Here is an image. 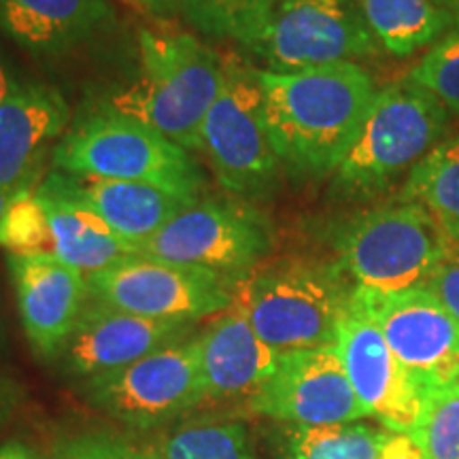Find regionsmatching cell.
<instances>
[{"instance_id": "cell-4", "label": "cell", "mask_w": 459, "mask_h": 459, "mask_svg": "<svg viewBox=\"0 0 459 459\" xmlns=\"http://www.w3.org/2000/svg\"><path fill=\"white\" fill-rule=\"evenodd\" d=\"M351 294L338 264L279 260L240 281L234 304L268 347L290 353L334 344Z\"/></svg>"}, {"instance_id": "cell-32", "label": "cell", "mask_w": 459, "mask_h": 459, "mask_svg": "<svg viewBox=\"0 0 459 459\" xmlns=\"http://www.w3.org/2000/svg\"><path fill=\"white\" fill-rule=\"evenodd\" d=\"M24 400V387L7 372L0 370V428H4L13 419Z\"/></svg>"}, {"instance_id": "cell-23", "label": "cell", "mask_w": 459, "mask_h": 459, "mask_svg": "<svg viewBox=\"0 0 459 459\" xmlns=\"http://www.w3.org/2000/svg\"><path fill=\"white\" fill-rule=\"evenodd\" d=\"M377 43L394 56L432 45L455 26L453 15L432 0H355Z\"/></svg>"}, {"instance_id": "cell-8", "label": "cell", "mask_w": 459, "mask_h": 459, "mask_svg": "<svg viewBox=\"0 0 459 459\" xmlns=\"http://www.w3.org/2000/svg\"><path fill=\"white\" fill-rule=\"evenodd\" d=\"M274 230L257 204L243 198H200L153 238L143 255L215 273L240 283L271 255Z\"/></svg>"}, {"instance_id": "cell-17", "label": "cell", "mask_w": 459, "mask_h": 459, "mask_svg": "<svg viewBox=\"0 0 459 459\" xmlns=\"http://www.w3.org/2000/svg\"><path fill=\"white\" fill-rule=\"evenodd\" d=\"M7 266L32 351L56 361L90 298L88 274L49 254H9Z\"/></svg>"}, {"instance_id": "cell-3", "label": "cell", "mask_w": 459, "mask_h": 459, "mask_svg": "<svg viewBox=\"0 0 459 459\" xmlns=\"http://www.w3.org/2000/svg\"><path fill=\"white\" fill-rule=\"evenodd\" d=\"M51 170L145 183L189 200H200L206 189L192 152L152 126L102 107L68 128L51 153Z\"/></svg>"}, {"instance_id": "cell-35", "label": "cell", "mask_w": 459, "mask_h": 459, "mask_svg": "<svg viewBox=\"0 0 459 459\" xmlns=\"http://www.w3.org/2000/svg\"><path fill=\"white\" fill-rule=\"evenodd\" d=\"M9 347V332H7V319H4L3 300H0V355L7 351Z\"/></svg>"}, {"instance_id": "cell-28", "label": "cell", "mask_w": 459, "mask_h": 459, "mask_svg": "<svg viewBox=\"0 0 459 459\" xmlns=\"http://www.w3.org/2000/svg\"><path fill=\"white\" fill-rule=\"evenodd\" d=\"M0 247L15 255H54L49 220L34 196V189L11 198L0 220Z\"/></svg>"}, {"instance_id": "cell-39", "label": "cell", "mask_w": 459, "mask_h": 459, "mask_svg": "<svg viewBox=\"0 0 459 459\" xmlns=\"http://www.w3.org/2000/svg\"><path fill=\"white\" fill-rule=\"evenodd\" d=\"M126 3H132V0H126Z\"/></svg>"}, {"instance_id": "cell-6", "label": "cell", "mask_w": 459, "mask_h": 459, "mask_svg": "<svg viewBox=\"0 0 459 459\" xmlns=\"http://www.w3.org/2000/svg\"><path fill=\"white\" fill-rule=\"evenodd\" d=\"M455 247L423 206L398 200L355 217L338 232V268L358 290L398 294L426 287Z\"/></svg>"}, {"instance_id": "cell-21", "label": "cell", "mask_w": 459, "mask_h": 459, "mask_svg": "<svg viewBox=\"0 0 459 459\" xmlns=\"http://www.w3.org/2000/svg\"><path fill=\"white\" fill-rule=\"evenodd\" d=\"M57 175L74 198L100 215L107 226L117 237L134 245L139 254L141 245L156 237L181 211L198 203V200L177 196V194L145 186V183L96 179V177H77L66 175V172H57Z\"/></svg>"}, {"instance_id": "cell-24", "label": "cell", "mask_w": 459, "mask_h": 459, "mask_svg": "<svg viewBox=\"0 0 459 459\" xmlns=\"http://www.w3.org/2000/svg\"><path fill=\"white\" fill-rule=\"evenodd\" d=\"M400 200L423 206L459 249V136L440 141L411 170Z\"/></svg>"}, {"instance_id": "cell-27", "label": "cell", "mask_w": 459, "mask_h": 459, "mask_svg": "<svg viewBox=\"0 0 459 459\" xmlns=\"http://www.w3.org/2000/svg\"><path fill=\"white\" fill-rule=\"evenodd\" d=\"M162 459H255L243 423L196 421L177 428L158 446Z\"/></svg>"}, {"instance_id": "cell-29", "label": "cell", "mask_w": 459, "mask_h": 459, "mask_svg": "<svg viewBox=\"0 0 459 459\" xmlns=\"http://www.w3.org/2000/svg\"><path fill=\"white\" fill-rule=\"evenodd\" d=\"M406 82L432 94L451 115H459V28H453L429 48Z\"/></svg>"}, {"instance_id": "cell-11", "label": "cell", "mask_w": 459, "mask_h": 459, "mask_svg": "<svg viewBox=\"0 0 459 459\" xmlns=\"http://www.w3.org/2000/svg\"><path fill=\"white\" fill-rule=\"evenodd\" d=\"M88 290L91 298L126 313L196 324L232 307L237 283L200 268L134 254L90 273Z\"/></svg>"}, {"instance_id": "cell-36", "label": "cell", "mask_w": 459, "mask_h": 459, "mask_svg": "<svg viewBox=\"0 0 459 459\" xmlns=\"http://www.w3.org/2000/svg\"><path fill=\"white\" fill-rule=\"evenodd\" d=\"M0 459H32V457H28V453L24 449H20V446H4V449L0 451Z\"/></svg>"}, {"instance_id": "cell-9", "label": "cell", "mask_w": 459, "mask_h": 459, "mask_svg": "<svg viewBox=\"0 0 459 459\" xmlns=\"http://www.w3.org/2000/svg\"><path fill=\"white\" fill-rule=\"evenodd\" d=\"M79 389L94 409L134 429L160 428L204 400L196 334L134 364L88 378Z\"/></svg>"}, {"instance_id": "cell-37", "label": "cell", "mask_w": 459, "mask_h": 459, "mask_svg": "<svg viewBox=\"0 0 459 459\" xmlns=\"http://www.w3.org/2000/svg\"><path fill=\"white\" fill-rule=\"evenodd\" d=\"M11 198H13V194H9V192H4V189H0V220H3L4 211H7Z\"/></svg>"}, {"instance_id": "cell-31", "label": "cell", "mask_w": 459, "mask_h": 459, "mask_svg": "<svg viewBox=\"0 0 459 459\" xmlns=\"http://www.w3.org/2000/svg\"><path fill=\"white\" fill-rule=\"evenodd\" d=\"M426 290L446 308V313L459 324V249L436 268L426 283Z\"/></svg>"}, {"instance_id": "cell-22", "label": "cell", "mask_w": 459, "mask_h": 459, "mask_svg": "<svg viewBox=\"0 0 459 459\" xmlns=\"http://www.w3.org/2000/svg\"><path fill=\"white\" fill-rule=\"evenodd\" d=\"M283 459H419L406 434L366 423L298 428L281 436Z\"/></svg>"}, {"instance_id": "cell-19", "label": "cell", "mask_w": 459, "mask_h": 459, "mask_svg": "<svg viewBox=\"0 0 459 459\" xmlns=\"http://www.w3.org/2000/svg\"><path fill=\"white\" fill-rule=\"evenodd\" d=\"M113 22L108 0H0V30L41 60L74 54Z\"/></svg>"}, {"instance_id": "cell-30", "label": "cell", "mask_w": 459, "mask_h": 459, "mask_svg": "<svg viewBox=\"0 0 459 459\" xmlns=\"http://www.w3.org/2000/svg\"><path fill=\"white\" fill-rule=\"evenodd\" d=\"M57 459H162L158 449L132 445L130 440L113 434L79 436L62 449Z\"/></svg>"}, {"instance_id": "cell-25", "label": "cell", "mask_w": 459, "mask_h": 459, "mask_svg": "<svg viewBox=\"0 0 459 459\" xmlns=\"http://www.w3.org/2000/svg\"><path fill=\"white\" fill-rule=\"evenodd\" d=\"M279 0H177V11L194 30L247 49L260 37Z\"/></svg>"}, {"instance_id": "cell-10", "label": "cell", "mask_w": 459, "mask_h": 459, "mask_svg": "<svg viewBox=\"0 0 459 459\" xmlns=\"http://www.w3.org/2000/svg\"><path fill=\"white\" fill-rule=\"evenodd\" d=\"M377 49L353 0H279L260 37L247 48L273 73L358 65L355 60Z\"/></svg>"}, {"instance_id": "cell-38", "label": "cell", "mask_w": 459, "mask_h": 459, "mask_svg": "<svg viewBox=\"0 0 459 459\" xmlns=\"http://www.w3.org/2000/svg\"><path fill=\"white\" fill-rule=\"evenodd\" d=\"M453 22H455V28H459V0H455V13H453Z\"/></svg>"}, {"instance_id": "cell-33", "label": "cell", "mask_w": 459, "mask_h": 459, "mask_svg": "<svg viewBox=\"0 0 459 459\" xmlns=\"http://www.w3.org/2000/svg\"><path fill=\"white\" fill-rule=\"evenodd\" d=\"M132 3L156 17H170L177 13V0H132Z\"/></svg>"}, {"instance_id": "cell-2", "label": "cell", "mask_w": 459, "mask_h": 459, "mask_svg": "<svg viewBox=\"0 0 459 459\" xmlns=\"http://www.w3.org/2000/svg\"><path fill=\"white\" fill-rule=\"evenodd\" d=\"M139 73L102 108L128 115L166 139L200 152L206 113L221 90L223 56L194 34L139 32Z\"/></svg>"}, {"instance_id": "cell-18", "label": "cell", "mask_w": 459, "mask_h": 459, "mask_svg": "<svg viewBox=\"0 0 459 459\" xmlns=\"http://www.w3.org/2000/svg\"><path fill=\"white\" fill-rule=\"evenodd\" d=\"M196 338L204 400H249L279 364L281 353L255 334L238 304L215 315Z\"/></svg>"}, {"instance_id": "cell-12", "label": "cell", "mask_w": 459, "mask_h": 459, "mask_svg": "<svg viewBox=\"0 0 459 459\" xmlns=\"http://www.w3.org/2000/svg\"><path fill=\"white\" fill-rule=\"evenodd\" d=\"M351 302L381 330L419 387L459 378V324L426 287L378 294L353 287Z\"/></svg>"}, {"instance_id": "cell-14", "label": "cell", "mask_w": 459, "mask_h": 459, "mask_svg": "<svg viewBox=\"0 0 459 459\" xmlns=\"http://www.w3.org/2000/svg\"><path fill=\"white\" fill-rule=\"evenodd\" d=\"M194 325V321L141 317L90 296L56 364L66 377L83 383L134 364L166 344L189 338Z\"/></svg>"}, {"instance_id": "cell-13", "label": "cell", "mask_w": 459, "mask_h": 459, "mask_svg": "<svg viewBox=\"0 0 459 459\" xmlns=\"http://www.w3.org/2000/svg\"><path fill=\"white\" fill-rule=\"evenodd\" d=\"M257 415L298 428L366 419L334 344L279 355L273 377L247 400Z\"/></svg>"}, {"instance_id": "cell-15", "label": "cell", "mask_w": 459, "mask_h": 459, "mask_svg": "<svg viewBox=\"0 0 459 459\" xmlns=\"http://www.w3.org/2000/svg\"><path fill=\"white\" fill-rule=\"evenodd\" d=\"M334 347L366 415L392 432L409 434L421 406V387L375 321L353 302L338 325Z\"/></svg>"}, {"instance_id": "cell-1", "label": "cell", "mask_w": 459, "mask_h": 459, "mask_svg": "<svg viewBox=\"0 0 459 459\" xmlns=\"http://www.w3.org/2000/svg\"><path fill=\"white\" fill-rule=\"evenodd\" d=\"M268 136L281 169L291 179L334 175L351 149L377 96L359 65H334L296 73L255 68Z\"/></svg>"}, {"instance_id": "cell-34", "label": "cell", "mask_w": 459, "mask_h": 459, "mask_svg": "<svg viewBox=\"0 0 459 459\" xmlns=\"http://www.w3.org/2000/svg\"><path fill=\"white\" fill-rule=\"evenodd\" d=\"M15 83H17V77L13 68H11L7 56L3 54V49H0V105H3L4 99H7L9 91L13 90Z\"/></svg>"}, {"instance_id": "cell-7", "label": "cell", "mask_w": 459, "mask_h": 459, "mask_svg": "<svg viewBox=\"0 0 459 459\" xmlns=\"http://www.w3.org/2000/svg\"><path fill=\"white\" fill-rule=\"evenodd\" d=\"M200 153L230 196L260 203L281 181V162L268 136L255 66L243 56H223L221 90L200 132Z\"/></svg>"}, {"instance_id": "cell-26", "label": "cell", "mask_w": 459, "mask_h": 459, "mask_svg": "<svg viewBox=\"0 0 459 459\" xmlns=\"http://www.w3.org/2000/svg\"><path fill=\"white\" fill-rule=\"evenodd\" d=\"M419 459H459V381L421 387V406L409 429Z\"/></svg>"}, {"instance_id": "cell-20", "label": "cell", "mask_w": 459, "mask_h": 459, "mask_svg": "<svg viewBox=\"0 0 459 459\" xmlns=\"http://www.w3.org/2000/svg\"><path fill=\"white\" fill-rule=\"evenodd\" d=\"M49 220L54 255L85 274L102 271L122 257L139 254L134 245L113 232L100 215L74 198L60 175L51 170L34 189Z\"/></svg>"}, {"instance_id": "cell-5", "label": "cell", "mask_w": 459, "mask_h": 459, "mask_svg": "<svg viewBox=\"0 0 459 459\" xmlns=\"http://www.w3.org/2000/svg\"><path fill=\"white\" fill-rule=\"evenodd\" d=\"M451 113L411 82L377 91L351 149L334 170L332 189L347 200L385 192L438 145Z\"/></svg>"}, {"instance_id": "cell-40", "label": "cell", "mask_w": 459, "mask_h": 459, "mask_svg": "<svg viewBox=\"0 0 459 459\" xmlns=\"http://www.w3.org/2000/svg\"><path fill=\"white\" fill-rule=\"evenodd\" d=\"M457 381H459V378H457Z\"/></svg>"}, {"instance_id": "cell-16", "label": "cell", "mask_w": 459, "mask_h": 459, "mask_svg": "<svg viewBox=\"0 0 459 459\" xmlns=\"http://www.w3.org/2000/svg\"><path fill=\"white\" fill-rule=\"evenodd\" d=\"M73 113L54 85L17 79L0 105V189L30 192L43 181L45 158L65 139Z\"/></svg>"}]
</instances>
